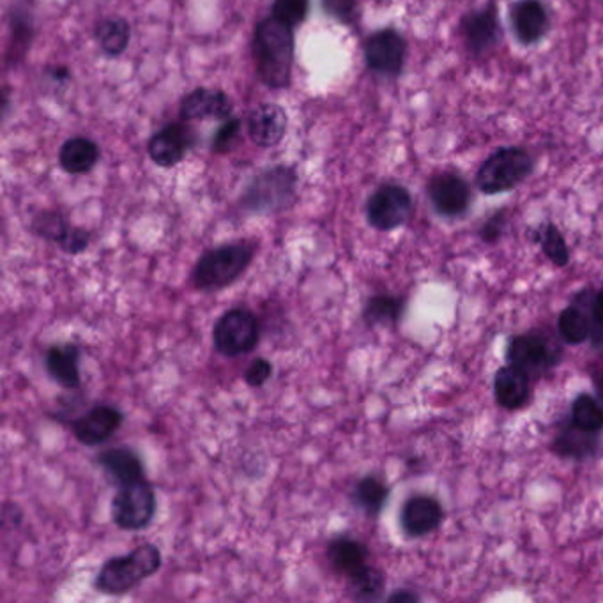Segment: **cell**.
<instances>
[{"label":"cell","mask_w":603,"mask_h":603,"mask_svg":"<svg viewBox=\"0 0 603 603\" xmlns=\"http://www.w3.org/2000/svg\"><path fill=\"white\" fill-rule=\"evenodd\" d=\"M161 550L154 543H142L128 554L105 561L95 577L93 588L107 596H122L160 572Z\"/></svg>","instance_id":"2"},{"label":"cell","mask_w":603,"mask_h":603,"mask_svg":"<svg viewBox=\"0 0 603 603\" xmlns=\"http://www.w3.org/2000/svg\"><path fill=\"white\" fill-rule=\"evenodd\" d=\"M95 464L117 487L146 480L142 456L130 446L108 448L95 456Z\"/></svg>","instance_id":"18"},{"label":"cell","mask_w":603,"mask_h":603,"mask_svg":"<svg viewBox=\"0 0 603 603\" xmlns=\"http://www.w3.org/2000/svg\"><path fill=\"white\" fill-rule=\"evenodd\" d=\"M444 519L443 506L435 497L412 496L403 503L400 526L407 537L420 538L435 531Z\"/></svg>","instance_id":"17"},{"label":"cell","mask_w":603,"mask_h":603,"mask_svg":"<svg viewBox=\"0 0 603 603\" xmlns=\"http://www.w3.org/2000/svg\"><path fill=\"white\" fill-rule=\"evenodd\" d=\"M130 23L121 17L105 19L96 25V41L108 57H119L130 45Z\"/></svg>","instance_id":"25"},{"label":"cell","mask_w":603,"mask_h":603,"mask_svg":"<svg viewBox=\"0 0 603 603\" xmlns=\"http://www.w3.org/2000/svg\"><path fill=\"white\" fill-rule=\"evenodd\" d=\"M494 394H496L497 402L505 409H520L526 406L531 394L529 386V376L520 368L508 365L500 368L494 380Z\"/></svg>","instance_id":"23"},{"label":"cell","mask_w":603,"mask_h":603,"mask_svg":"<svg viewBox=\"0 0 603 603\" xmlns=\"http://www.w3.org/2000/svg\"><path fill=\"white\" fill-rule=\"evenodd\" d=\"M388 497V485L377 476H365L359 480L353 492L354 505L372 519H376L377 515L385 509Z\"/></svg>","instance_id":"26"},{"label":"cell","mask_w":603,"mask_h":603,"mask_svg":"<svg viewBox=\"0 0 603 603\" xmlns=\"http://www.w3.org/2000/svg\"><path fill=\"white\" fill-rule=\"evenodd\" d=\"M531 154L526 149L500 148L483 161L476 174V186L485 195L512 192L531 175Z\"/></svg>","instance_id":"5"},{"label":"cell","mask_w":603,"mask_h":603,"mask_svg":"<svg viewBox=\"0 0 603 603\" xmlns=\"http://www.w3.org/2000/svg\"><path fill=\"white\" fill-rule=\"evenodd\" d=\"M50 75L54 76L55 80H61V78H69V72H67L66 67H52L50 69Z\"/></svg>","instance_id":"40"},{"label":"cell","mask_w":603,"mask_h":603,"mask_svg":"<svg viewBox=\"0 0 603 603\" xmlns=\"http://www.w3.org/2000/svg\"><path fill=\"white\" fill-rule=\"evenodd\" d=\"M11 49L17 57H22L31 46L32 34H34V17H32L29 4H17L11 8L10 13Z\"/></svg>","instance_id":"29"},{"label":"cell","mask_w":603,"mask_h":603,"mask_svg":"<svg viewBox=\"0 0 603 603\" xmlns=\"http://www.w3.org/2000/svg\"><path fill=\"white\" fill-rule=\"evenodd\" d=\"M158 500L148 480L117 487L112 497V523L122 531H142L157 517Z\"/></svg>","instance_id":"7"},{"label":"cell","mask_w":603,"mask_h":603,"mask_svg":"<svg viewBox=\"0 0 603 603\" xmlns=\"http://www.w3.org/2000/svg\"><path fill=\"white\" fill-rule=\"evenodd\" d=\"M298 174L291 166L278 165L262 170L248 183L239 204L250 215H277L289 209L295 201Z\"/></svg>","instance_id":"4"},{"label":"cell","mask_w":603,"mask_h":603,"mask_svg":"<svg viewBox=\"0 0 603 603\" xmlns=\"http://www.w3.org/2000/svg\"><path fill=\"white\" fill-rule=\"evenodd\" d=\"M506 358H508L509 365L532 376V374H540V372L556 365L559 351L546 333L532 331V333H526V335L512 340Z\"/></svg>","instance_id":"11"},{"label":"cell","mask_w":603,"mask_h":603,"mask_svg":"<svg viewBox=\"0 0 603 603\" xmlns=\"http://www.w3.org/2000/svg\"><path fill=\"white\" fill-rule=\"evenodd\" d=\"M192 142L190 128L184 125H169L149 140V157L158 166L170 169L183 161Z\"/></svg>","instance_id":"20"},{"label":"cell","mask_w":603,"mask_h":603,"mask_svg":"<svg viewBox=\"0 0 603 603\" xmlns=\"http://www.w3.org/2000/svg\"><path fill=\"white\" fill-rule=\"evenodd\" d=\"M412 197L402 184H383L367 202V219L380 233H391L411 218Z\"/></svg>","instance_id":"8"},{"label":"cell","mask_w":603,"mask_h":603,"mask_svg":"<svg viewBox=\"0 0 603 603\" xmlns=\"http://www.w3.org/2000/svg\"><path fill=\"white\" fill-rule=\"evenodd\" d=\"M599 388H600V395H602L603 397V376H602V379H600Z\"/></svg>","instance_id":"41"},{"label":"cell","mask_w":603,"mask_h":603,"mask_svg":"<svg viewBox=\"0 0 603 603\" xmlns=\"http://www.w3.org/2000/svg\"><path fill=\"white\" fill-rule=\"evenodd\" d=\"M572 421L584 432L596 434L603 429V407L591 395H579L572 406Z\"/></svg>","instance_id":"30"},{"label":"cell","mask_w":603,"mask_h":603,"mask_svg":"<svg viewBox=\"0 0 603 603\" xmlns=\"http://www.w3.org/2000/svg\"><path fill=\"white\" fill-rule=\"evenodd\" d=\"M406 301L397 295H374L365 304L363 310V321L370 326H386V324H395L402 317Z\"/></svg>","instance_id":"27"},{"label":"cell","mask_w":603,"mask_h":603,"mask_svg":"<svg viewBox=\"0 0 603 603\" xmlns=\"http://www.w3.org/2000/svg\"><path fill=\"white\" fill-rule=\"evenodd\" d=\"M509 23L523 45H537L549 32V11L541 0H517L509 8Z\"/></svg>","instance_id":"15"},{"label":"cell","mask_w":603,"mask_h":603,"mask_svg":"<svg viewBox=\"0 0 603 603\" xmlns=\"http://www.w3.org/2000/svg\"><path fill=\"white\" fill-rule=\"evenodd\" d=\"M535 239L540 243L543 254L559 268H564L570 262L567 241H564L563 234L559 233V228L554 224L541 225L535 233Z\"/></svg>","instance_id":"31"},{"label":"cell","mask_w":603,"mask_h":603,"mask_svg":"<svg viewBox=\"0 0 603 603\" xmlns=\"http://www.w3.org/2000/svg\"><path fill=\"white\" fill-rule=\"evenodd\" d=\"M559 335L572 345L582 344L591 335V317L579 304H572L561 312L558 321Z\"/></svg>","instance_id":"28"},{"label":"cell","mask_w":603,"mask_h":603,"mask_svg":"<svg viewBox=\"0 0 603 603\" xmlns=\"http://www.w3.org/2000/svg\"><path fill=\"white\" fill-rule=\"evenodd\" d=\"M273 377V363L266 358H255L245 370V383L250 388H262Z\"/></svg>","instance_id":"36"},{"label":"cell","mask_w":603,"mask_h":603,"mask_svg":"<svg viewBox=\"0 0 603 603\" xmlns=\"http://www.w3.org/2000/svg\"><path fill=\"white\" fill-rule=\"evenodd\" d=\"M365 63L377 75L397 78L406 64L407 41L395 29L374 32L363 45Z\"/></svg>","instance_id":"10"},{"label":"cell","mask_w":603,"mask_h":603,"mask_svg":"<svg viewBox=\"0 0 603 603\" xmlns=\"http://www.w3.org/2000/svg\"><path fill=\"white\" fill-rule=\"evenodd\" d=\"M239 131H241V121L239 119H227L225 125L219 128L218 133L213 139V151L216 154H227L233 151L236 146L237 139H239Z\"/></svg>","instance_id":"35"},{"label":"cell","mask_w":603,"mask_h":603,"mask_svg":"<svg viewBox=\"0 0 603 603\" xmlns=\"http://www.w3.org/2000/svg\"><path fill=\"white\" fill-rule=\"evenodd\" d=\"M427 195L435 213L444 218L465 215L473 201L470 183L455 172L432 175L427 184Z\"/></svg>","instance_id":"12"},{"label":"cell","mask_w":603,"mask_h":603,"mask_svg":"<svg viewBox=\"0 0 603 603\" xmlns=\"http://www.w3.org/2000/svg\"><path fill=\"white\" fill-rule=\"evenodd\" d=\"M180 116L183 121H204V119L227 121L233 116V101L224 90L198 87L189 96H184Z\"/></svg>","instance_id":"19"},{"label":"cell","mask_w":603,"mask_h":603,"mask_svg":"<svg viewBox=\"0 0 603 603\" xmlns=\"http://www.w3.org/2000/svg\"><path fill=\"white\" fill-rule=\"evenodd\" d=\"M260 342V321L245 306L227 310L215 322L213 345L225 358H239L254 353Z\"/></svg>","instance_id":"6"},{"label":"cell","mask_w":603,"mask_h":603,"mask_svg":"<svg viewBox=\"0 0 603 603\" xmlns=\"http://www.w3.org/2000/svg\"><path fill=\"white\" fill-rule=\"evenodd\" d=\"M82 349L72 342L55 344L49 347L45 354V370L55 385L66 391L82 389Z\"/></svg>","instance_id":"16"},{"label":"cell","mask_w":603,"mask_h":603,"mask_svg":"<svg viewBox=\"0 0 603 603\" xmlns=\"http://www.w3.org/2000/svg\"><path fill=\"white\" fill-rule=\"evenodd\" d=\"M125 423V412L110 403H96L89 411L67 421L73 438L87 448L108 443Z\"/></svg>","instance_id":"9"},{"label":"cell","mask_w":603,"mask_h":603,"mask_svg":"<svg viewBox=\"0 0 603 603\" xmlns=\"http://www.w3.org/2000/svg\"><path fill=\"white\" fill-rule=\"evenodd\" d=\"M287 131V114L280 105L262 104L255 107L248 119L251 142L259 148H277Z\"/></svg>","instance_id":"21"},{"label":"cell","mask_w":603,"mask_h":603,"mask_svg":"<svg viewBox=\"0 0 603 603\" xmlns=\"http://www.w3.org/2000/svg\"><path fill=\"white\" fill-rule=\"evenodd\" d=\"M349 588L356 600H362V602L379 600L385 593V575L377 568L370 567L362 575L349 581Z\"/></svg>","instance_id":"32"},{"label":"cell","mask_w":603,"mask_h":603,"mask_svg":"<svg viewBox=\"0 0 603 603\" xmlns=\"http://www.w3.org/2000/svg\"><path fill=\"white\" fill-rule=\"evenodd\" d=\"M250 241L225 243L201 255L192 271V283L197 291L218 292L234 286L248 271L255 257Z\"/></svg>","instance_id":"3"},{"label":"cell","mask_w":603,"mask_h":603,"mask_svg":"<svg viewBox=\"0 0 603 603\" xmlns=\"http://www.w3.org/2000/svg\"><path fill=\"white\" fill-rule=\"evenodd\" d=\"M322 8L338 22L351 25L359 13V0H322Z\"/></svg>","instance_id":"34"},{"label":"cell","mask_w":603,"mask_h":603,"mask_svg":"<svg viewBox=\"0 0 603 603\" xmlns=\"http://www.w3.org/2000/svg\"><path fill=\"white\" fill-rule=\"evenodd\" d=\"M58 161L67 174H89L99 161L98 146L85 137L66 140L58 151Z\"/></svg>","instance_id":"24"},{"label":"cell","mask_w":603,"mask_h":603,"mask_svg":"<svg viewBox=\"0 0 603 603\" xmlns=\"http://www.w3.org/2000/svg\"><path fill=\"white\" fill-rule=\"evenodd\" d=\"M31 230L41 239L58 245L64 254H82L87 250L90 243V234L87 230L72 227L57 211H43L34 216Z\"/></svg>","instance_id":"13"},{"label":"cell","mask_w":603,"mask_h":603,"mask_svg":"<svg viewBox=\"0 0 603 603\" xmlns=\"http://www.w3.org/2000/svg\"><path fill=\"white\" fill-rule=\"evenodd\" d=\"M368 556L370 552H368L367 546L353 537L342 535L327 543V559H330L331 567L335 568L336 572L344 575L347 581H353L370 568Z\"/></svg>","instance_id":"22"},{"label":"cell","mask_w":603,"mask_h":603,"mask_svg":"<svg viewBox=\"0 0 603 603\" xmlns=\"http://www.w3.org/2000/svg\"><path fill=\"white\" fill-rule=\"evenodd\" d=\"M389 602L394 603H412L418 600V596H416L414 593H411V591H397V593L389 594Z\"/></svg>","instance_id":"39"},{"label":"cell","mask_w":603,"mask_h":603,"mask_svg":"<svg viewBox=\"0 0 603 603\" xmlns=\"http://www.w3.org/2000/svg\"><path fill=\"white\" fill-rule=\"evenodd\" d=\"M591 310H593L594 321L599 322V324H602L603 326V287L602 291L594 295L593 306H591Z\"/></svg>","instance_id":"38"},{"label":"cell","mask_w":603,"mask_h":603,"mask_svg":"<svg viewBox=\"0 0 603 603\" xmlns=\"http://www.w3.org/2000/svg\"><path fill=\"white\" fill-rule=\"evenodd\" d=\"M503 227H505V216H503V213L494 216V218L487 219V224L483 225L482 228L483 241H496L497 237L503 234Z\"/></svg>","instance_id":"37"},{"label":"cell","mask_w":603,"mask_h":603,"mask_svg":"<svg viewBox=\"0 0 603 603\" xmlns=\"http://www.w3.org/2000/svg\"><path fill=\"white\" fill-rule=\"evenodd\" d=\"M294 50V29L274 17L257 23L254 32L255 69L266 87L278 90L291 85Z\"/></svg>","instance_id":"1"},{"label":"cell","mask_w":603,"mask_h":603,"mask_svg":"<svg viewBox=\"0 0 603 603\" xmlns=\"http://www.w3.org/2000/svg\"><path fill=\"white\" fill-rule=\"evenodd\" d=\"M461 34L471 55L487 54L499 41V19L496 6L488 4L480 11L465 14L461 22Z\"/></svg>","instance_id":"14"},{"label":"cell","mask_w":603,"mask_h":603,"mask_svg":"<svg viewBox=\"0 0 603 603\" xmlns=\"http://www.w3.org/2000/svg\"><path fill=\"white\" fill-rule=\"evenodd\" d=\"M309 10L310 0H274L271 17L294 29L306 20Z\"/></svg>","instance_id":"33"}]
</instances>
